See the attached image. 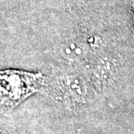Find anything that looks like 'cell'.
Returning <instances> with one entry per match:
<instances>
[{
	"label": "cell",
	"instance_id": "obj_3",
	"mask_svg": "<svg viewBox=\"0 0 134 134\" xmlns=\"http://www.w3.org/2000/svg\"><path fill=\"white\" fill-rule=\"evenodd\" d=\"M132 12H133V21H134V4H133V6H132Z\"/></svg>",
	"mask_w": 134,
	"mask_h": 134
},
{
	"label": "cell",
	"instance_id": "obj_1",
	"mask_svg": "<svg viewBox=\"0 0 134 134\" xmlns=\"http://www.w3.org/2000/svg\"><path fill=\"white\" fill-rule=\"evenodd\" d=\"M16 79H12V85L15 86H7V85H2V97L9 98L10 101L13 102V104H17L22 98H25L26 96L30 95L33 91V83L34 79L29 77H24L18 74Z\"/></svg>",
	"mask_w": 134,
	"mask_h": 134
},
{
	"label": "cell",
	"instance_id": "obj_2",
	"mask_svg": "<svg viewBox=\"0 0 134 134\" xmlns=\"http://www.w3.org/2000/svg\"><path fill=\"white\" fill-rule=\"evenodd\" d=\"M65 52L66 55H70V56L73 55L74 57H79V56H81L82 54V49L76 46L75 44H71L69 47L66 48Z\"/></svg>",
	"mask_w": 134,
	"mask_h": 134
}]
</instances>
